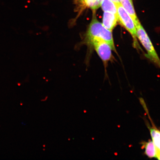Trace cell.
I'll list each match as a JSON object with an SVG mask.
<instances>
[{
    "label": "cell",
    "mask_w": 160,
    "mask_h": 160,
    "mask_svg": "<svg viewBox=\"0 0 160 160\" xmlns=\"http://www.w3.org/2000/svg\"><path fill=\"white\" fill-rule=\"evenodd\" d=\"M111 1H112L115 3L118 4L121 3V2L123 0H111Z\"/></svg>",
    "instance_id": "obj_11"
},
{
    "label": "cell",
    "mask_w": 160,
    "mask_h": 160,
    "mask_svg": "<svg viewBox=\"0 0 160 160\" xmlns=\"http://www.w3.org/2000/svg\"><path fill=\"white\" fill-rule=\"evenodd\" d=\"M145 149V154L150 158L156 157V149L152 141L142 143Z\"/></svg>",
    "instance_id": "obj_9"
},
{
    "label": "cell",
    "mask_w": 160,
    "mask_h": 160,
    "mask_svg": "<svg viewBox=\"0 0 160 160\" xmlns=\"http://www.w3.org/2000/svg\"><path fill=\"white\" fill-rule=\"evenodd\" d=\"M121 4L126 11L131 16L134 22L136 27L141 24L136 15L132 0H123L121 2Z\"/></svg>",
    "instance_id": "obj_7"
},
{
    "label": "cell",
    "mask_w": 160,
    "mask_h": 160,
    "mask_svg": "<svg viewBox=\"0 0 160 160\" xmlns=\"http://www.w3.org/2000/svg\"><path fill=\"white\" fill-rule=\"evenodd\" d=\"M136 28L137 37L147 50L149 58L160 67V59L147 33L141 24Z\"/></svg>",
    "instance_id": "obj_2"
},
{
    "label": "cell",
    "mask_w": 160,
    "mask_h": 160,
    "mask_svg": "<svg viewBox=\"0 0 160 160\" xmlns=\"http://www.w3.org/2000/svg\"><path fill=\"white\" fill-rule=\"evenodd\" d=\"M118 17L120 22L131 34L132 37L135 45L137 46V30L134 22L131 16L123 8L121 3L117 4Z\"/></svg>",
    "instance_id": "obj_3"
},
{
    "label": "cell",
    "mask_w": 160,
    "mask_h": 160,
    "mask_svg": "<svg viewBox=\"0 0 160 160\" xmlns=\"http://www.w3.org/2000/svg\"><path fill=\"white\" fill-rule=\"evenodd\" d=\"M152 122V127L149 128L150 133L156 149V157L160 160V131Z\"/></svg>",
    "instance_id": "obj_6"
},
{
    "label": "cell",
    "mask_w": 160,
    "mask_h": 160,
    "mask_svg": "<svg viewBox=\"0 0 160 160\" xmlns=\"http://www.w3.org/2000/svg\"><path fill=\"white\" fill-rule=\"evenodd\" d=\"M95 37L103 40L111 46L112 50L115 51L112 31L106 28L102 23L98 21L95 11H93L92 19L86 33L85 42Z\"/></svg>",
    "instance_id": "obj_1"
},
{
    "label": "cell",
    "mask_w": 160,
    "mask_h": 160,
    "mask_svg": "<svg viewBox=\"0 0 160 160\" xmlns=\"http://www.w3.org/2000/svg\"><path fill=\"white\" fill-rule=\"evenodd\" d=\"M94 48L99 57L105 63H107L112 57V49L107 42L99 38H93L87 42Z\"/></svg>",
    "instance_id": "obj_4"
},
{
    "label": "cell",
    "mask_w": 160,
    "mask_h": 160,
    "mask_svg": "<svg viewBox=\"0 0 160 160\" xmlns=\"http://www.w3.org/2000/svg\"><path fill=\"white\" fill-rule=\"evenodd\" d=\"M119 21L118 16L109 12L103 13L102 24L108 29L112 31Z\"/></svg>",
    "instance_id": "obj_5"
},
{
    "label": "cell",
    "mask_w": 160,
    "mask_h": 160,
    "mask_svg": "<svg viewBox=\"0 0 160 160\" xmlns=\"http://www.w3.org/2000/svg\"><path fill=\"white\" fill-rule=\"evenodd\" d=\"M101 7L104 12H109L118 16L117 3L111 0H103Z\"/></svg>",
    "instance_id": "obj_8"
},
{
    "label": "cell",
    "mask_w": 160,
    "mask_h": 160,
    "mask_svg": "<svg viewBox=\"0 0 160 160\" xmlns=\"http://www.w3.org/2000/svg\"><path fill=\"white\" fill-rule=\"evenodd\" d=\"M103 0H83V5L86 8H88L95 11L101 7Z\"/></svg>",
    "instance_id": "obj_10"
}]
</instances>
